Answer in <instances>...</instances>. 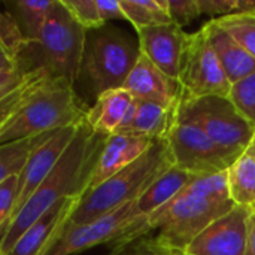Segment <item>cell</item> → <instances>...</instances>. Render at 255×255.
<instances>
[{
    "label": "cell",
    "mask_w": 255,
    "mask_h": 255,
    "mask_svg": "<svg viewBox=\"0 0 255 255\" xmlns=\"http://www.w3.org/2000/svg\"><path fill=\"white\" fill-rule=\"evenodd\" d=\"M106 137L96 133L87 120L78 126L75 137L55 167L6 227L0 241V254H7L18 238L54 205L87 191Z\"/></svg>",
    "instance_id": "1"
},
{
    "label": "cell",
    "mask_w": 255,
    "mask_h": 255,
    "mask_svg": "<svg viewBox=\"0 0 255 255\" xmlns=\"http://www.w3.org/2000/svg\"><path fill=\"white\" fill-rule=\"evenodd\" d=\"M236 205L230 199L227 170L196 176L176 197L146 218L148 233L167 251L184 254L190 244L215 220Z\"/></svg>",
    "instance_id": "2"
},
{
    "label": "cell",
    "mask_w": 255,
    "mask_h": 255,
    "mask_svg": "<svg viewBox=\"0 0 255 255\" xmlns=\"http://www.w3.org/2000/svg\"><path fill=\"white\" fill-rule=\"evenodd\" d=\"M87 30L70 15L61 0H54L39 40H24L15 66L28 75L42 70L52 79L75 85L79 79Z\"/></svg>",
    "instance_id": "3"
},
{
    "label": "cell",
    "mask_w": 255,
    "mask_h": 255,
    "mask_svg": "<svg viewBox=\"0 0 255 255\" xmlns=\"http://www.w3.org/2000/svg\"><path fill=\"white\" fill-rule=\"evenodd\" d=\"M172 166L173 160L167 139L157 140L134 163L100 185L87 190L72 214L69 224H87L127 203L136 202Z\"/></svg>",
    "instance_id": "4"
},
{
    "label": "cell",
    "mask_w": 255,
    "mask_h": 255,
    "mask_svg": "<svg viewBox=\"0 0 255 255\" xmlns=\"http://www.w3.org/2000/svg\"><path fill=\"white\" fill-rule=\"evenodd\" d=\"M88 108L78 97L73 84L66 79L46 78L16 117L0 131V145L76 126L85 120Z\"/></svg>",
    "instance_id": "5"
},
{
    "label": "cell",
    "mask_w": 255,
    "mask_h": 255,
    "mask_svg": "<svg viewBox=\"0 0 255 255\" xmlns=\"http://www.w3.org/2000/svg\"><path fill=\"white\" fill-rule=\"evenodd\" d=\"M140 55L137 34L103 24L99 28L87 30L81 73L87 90L94 100L111 90L123 88L128 73Z\"/></svg>",
    "instance_id": "6"
},
{
    "label": "cell",
    "mask_w": 255,
    "mask_h": 255,
    "mask_svg": "<svg viewBox=\"0 0 255 255\" xmlns=\"http://www.w3.org/2000/svg\"><path fill=\"white\" fill-rule=\"evenodd\" d=\"M176 121L197 126L217 145L236 154H242L255 136L254 124L241 115L229 97L182 99L176 111Z\"/></svg>",
    "instance_id": "7"
},
{
    "label": "cell",
    "mask_w": 255,
    "mask_h": 255,
    "mask_svg": "<svg viewBox=\"0 0 255 255\" xmlns=\"http://www.w3.org/2000/svg\"><path fill=\"white\" fill-rule=\"evenodd\" d=\"M145 235H148L146 218L140 217L136 202H131L91 223L67 224L45 255H75L103 244L117 247Z\"/></svg>",
    "instance_id": "8"
},
{
    "label": "cell",
    "mask_w": 255,
    "mask_h": 255,
    "mask_svg": "<svg viewBox=\"0 0 255 255\" xmlns=\"http://www.w3.org/2000/svg\"><path fill=\"white\" fill-rule=\"evenodd\" d=\"M178 81L182 99L227 97L230 93L232 84L203 28L187 36Z\"/></svg>",
    "instance_id": "9"
},
{
    "label": "cell",
    "mask_w": 255,
    "mask_h": 255,
    "mask_svg": "<svg viewBox=\"0 0 255 255\" xmlns=\"http://www.w3.org/2000/svg\"><path fill=\"white\" fill-rule=\"evenodd\" d=\"M167 142L173 166L193 176L226 172L241 155L217 145L197 126L182 121H175Z\"/></svg>",
    "instance_id": "10"
},
{
    "label": "cell",
    "mask_w": 255,
    "mask_h": 255,
    "mask_svg": "<svg viewBox=\"0 0 255 255\" xmlns=\"http://www.w3.org/2000/svg\"><path fill=\"white\" fill-rule=\"evenodd\" d=\"M253 209L235 206L211 223L187 248L188 255H245Z\"/></svg>",
    "instance_id": "11"
},
{
    "label": "cell",
    "mask_w": 255,
    "mask_h": 255,
    "mask_svg": "<svg viewBox=\"0 0 255 255\" xmlns=\"http://www.w3.org/2000/svg\"><path fill=\"white\" fill-rule=\"evenodd\" d=\"M79 124L69 126L51 133L42 143H39L33 149L25 166L19 173V188H18L16 203L9 223L16 217V214L22 209L27 200L34 194V191L40 187L45 178L55 167V164L58 163V160L70 145L72 139L75 137Z\"/></svg>",
    "instance_id": "12"
},
{
    "label": "cell",
    "mask_w": 255,
    "mask_h": 255,
    "mask_svg": "<svg viewBox=\"0 0 255 255\" xmlns=\"http://www.w3.org/2000/svg\"><path fill=\"white\" fill-rule=\"evenodd\" d=\"M82 196L66 197L39 217L13 244L6 255H45L69 224Z\"/></svg>",
    "instance_id": "13"
},
{
    "label": "cell",
    "mask_w": 255,
    "mask_h": 255,
    "mask_svg": "<svg viewBox=\"0 0 255 255\" xmlns=\"http://www.w3.org/2000/svg\"><path fill=\"white\" fill-rule=\"evenodd\" d=\"M136 34L140 54L169 78L178 81L181 58L188 34L173 22L146 27L136 31Z\"/></svg>",
    "instance_id": "14"
},
{
    "label": "cell",
    "mask_w": 255,
    "mask_h": 255,
    "mask_svg": "<svg viewBox=\"0 0 255 255\" xmlns=\"http://www.w3.org/2000/svg\"><path fill=\"white\" fill-rule=\"evenodd\" d=\"M123 88L137 100L152 102L169 109H178L182 100L179 82L163 73L143 54L139 55Z\"/></svg>",
    "instance_id": "15"
},
{
    "label": "cell",
    "mask_w": 255,
    "mask_h": 255,
    "mask_svg": "<svg viewBox=\"0 0 255 255\" xmlns=\"http://www.w3.org/2000/svg\"><path fill=\"white\" fill-rule=\"evenodd\" d=\"M157 140H151L146 137L130 136V134H112L108 136L97 163L94 166L93 175L90 178V184L87 190H91L111 176L117 175L137 158H140Z\"/></svg>",
    "instance_id": "16"
},
{
    "label": "cell",
    "mask_w": 255,
    "mask_h": 255,
    "mask_svg": "<svg viewBox=\"0 0 255 255\" xmlns=\"http://www.w3.org/2000/svg\"><path fill=\"white\" fill-rule=\"evenodd\" d=\"M176 111L178 109H169L152 102L134 99L117 133L146 137L151 140L167 139V134L176 121Z\"/></svg>",
    "instance_id": "17"
},
{
    "label": "cell",
    "mask_w": 255,
    "mask_h": 255,
    "mask_svg": "<svg viewBox=\"0 0 255 255\" xmlns=\"http://www.w3.org/2000/svg\"><path fill=\"white\" fill-rule=\"evenodd\" d=\"M230 81L235 84L255 72V58L251 57L227 31H224L214 19L202 27Z\"/></svg>",
    "instance_id": "18"
},
{
    "label": "cell",
    "mask_w": 255,
    "mask_h": 255,
    "mask_svg": "<svg viewBox=\"0 0 255 255\" xmlns=\"http://www.w3.org/2000/svg\"><path fill=\"white\" fill-rule=\"evenodd\" d=\"M134 97L124 88H117L100 94L87 112L90 127L103 136L115 134L123 126Z\"/></svg>",
    "instance_id": "19"
},
{
    "label": "cell",
    "mask_w": 255,
    "mask_h": 255,
    "mask_svg": "<svg viewBox=\"0 0 255 255\" xmlns=\"http://www.w3.org/2000/svg\"><path fill=\"white\" fill-rule=\"evenodd\" d=\"M194 178L196 176L172 166L157 181H154L136 200L137 212L140 214V217L148 218L155 211L169 203L173 197H176Z\"/></svg>",
    "instance_id": "20"
},
{
    "label": "cell",
    "mask_w": 255,
    "mask_h": 255,
    "mask_svg": "<svg viewBox=\"0 0 255 255\" xmlns=\"http://www.w3.org/2000/svg\"><path fill=\"white\" fill-rule=\"evenodd\" d=\"M230 199L236 206L255 208V155L248 146L227 169Z\"/></svg>",
    "instance_id": "21"
},
{
    "label": "cell",
    "mask_w": 255,
    "mask_h": 255,
    "mask_svg": "<svg viewBox=\"0 0 255 255\" xmlns=\"http://www.w3.org/2000/svg\"><path fill=\"white\" fill-rule=\"evenodd\" d=\"M52 3L54 0H10L3 4L18 22L25 40H39Z\"/></svg>",
    "instance_id": "22"
},
{
    "label": "cell",
    "mask_w": 255,
    "mask_h": 255,
    "mask_svg": "<svg viewBox=\"0 0 255 255\" xmlns=\"http://www.w3.org/2000/svg\"><path fill=\"white\" fill-rule=\"evenodd\" d=\"M124 16L133 24L136 31L172 22L167 0H120Z\"/></svg>",
    "instance_id": "23"
},
{
    "label": "cell",
    "mask_w": 255,
    "mask_h": 255,
    "mask_svg": "<svg viewBox=\"0 0 255 255\" xmlns=\"http://www.w3.org/2000/svg\"><path fill=\"white\" fill-rule=\"evenodd\" d=\"M49 134L51 133L0 145V184L9 179L10 176L21 173L33 149L39 143H42Z\"/></svg>",
    "instance_id": "24"
},
{
    "label": "cell",
    "mask_w": 255,
    "mask_h": 255,
    "mask_svg": "<svg viewBox=\"0 0 255 255\" xmlns=\"http://www.w3.org/2000/svg\"><path fill=\"white\" fill-rule=\"evenodd\" d=\"M49 76L42 70L28 73L21 85L7 93L3 99H0V131L16 117V114L24 108V105L36 91V88L40 85V82Z\"/></svg>",
    "instance_id": "25"
},
{
    "label": "cell",
    "mask_w": 255,
    "mask_h": 255,
    "mask_svg": "<svg viewBox=\"0 0 255 255\" xmlns=\"http://www.w3.org/2000/svg\"><path fill=\"white\" fill-rule=\"evenodd\" d=\"M214 21L255 58V13H233Z\"/></svg>",
    "instance_id": "26"
},
{
    "label": "cell",
    "mask_w": 255,
    "mask_h": 255,
    "mask_svg": "<svg viewBox=\"0 0 255 255\" xmlns=\"http://www.w3.org/2000/svg\"><path fill=\"white\" fill-rule=\"evenodd\" d=\"M229 100L255 127V72L232 84Z\"/></svg>",
    "instance_id": "27"
},
{
    "label": "cell",
    "mask_w": 255,
    "mask_h": 255,
    "mask_svg": "<svg viewBox=\"0 0 255 255\" xmlns=\"http://www.w3.org/2000/svg\"><path fill=\"white\" fill-rule=\"evenodd\" d=\"M70 15L85 28L94 30L102 27L105 22L100 18L96 0H61Z\"/></svg>",
    "instance_id": "28"
},
{
    "label": "cell",
    "mask_w": 255,
    "mask_h": 255,
    "mask_svg": "<svg viewBox=\"0 0 255 255\" xmlns=\"http://www.w3.org/2000/svg\"><path fill=\"white\" fill-rule=\"evenodd\" d=\"M109 255H173V253L160 247L154 236L145 235L114 247Z\"/></svg>",
    "instance_id": "29"
},
{
    "label": "cell",
    "mask_w": 255,
    "mask_h": 255,
    "mask_svg": "<svg viewBox=\"0 0 255 255\" xmlns=\"http://www.w3.org/2000/svg\"><path fill=\"white\" fill-rule=\"evenodd\" d=\"M18 188H19V175L10 176L9 179L0 184V241L15 209Z\"/></svg>",
    "instance_id": "30"
},
{
    "label": "cell",
    "mask_w": 255,
    "mask_h": 255,
    "mask_svg": "<svg viewBox=\"0 0 255 255\" xmlns=\"http://www.w3.org/2000/svg\"><path fill=\"white\" fill-rule=\"evenodd\" d=\"M24 40L25 37L15 18L6 9L0 10V42L4 45V48L9 51L13 60Z\"/></svg>",
    "instance_id": "31"
},
{
    "label": "cell",
    "mask_w": 255,
    "mask_h": 255,
    "mask_svg": "<svg viewBox=\"0 0 255 255\" xmlns=\"http://www.w3.org/2000/svg\"><path fill=\"white\" fill-rule=\"evenodd\" d=\"M167 10L172 22L181 28L202 15L199 0H167Z\"/></svg>",
    "instance_id": "32"
},
{
    "label": "cell",
    "mask_w": 255,
    "mask_h": 255,
    "mask_svg": "<svg viewBox=\"0 0 255 255\" xmlns=\"http://www.w3.org/2000/svg\"><path fill=\"white\" fill-rule=\"evenodd\" d=\"M96 4L105 24L114 19H126L120 0H96Z\"/></svg>",
    "instance_id": "33"
},
{
    "label": "cell",
    "mask_w": 255,
    "mask_h": 255,
    "mask_svg": "<svg viewBox=\"0 0 255 255\" xmlns=\"http://www.w3.org/2000/svg\"><path fill=\"white\" fill-rule=\"evenodd\" d=\"M27 75L22 73L19 69H13L10 72H4L0 75V99H3L7 93L15 90L25 81Z\"/></svg>",
    "instance_id": "34"
},
{
    "label": "cell",
    "mask_w": 255,
    "mask_h": 255,
    "mask_svg": "<svg viewBox=\"0 0 255 255\" xmlns=\"http://www.w3.org/2000/svg\"><path fill=\"white\" fill-rule=\"evenodd\" d=\"M13 69H16L15 60L12 58L9 51L4 48V45L0 42V75L4 73V72H10Z\"/></svg>",
    "instance_id": "35"
},
{
    "label": "cell",
    "mask_w": 255,
    "mask_h": 255,
    "mask_svg": "<svg viewBox=\"0 0 255 255\" xmlns=\"http://www.w3.org/2000/svg\"><path fill=\"white\" fill-rule=\"evenodd\" d=\"M245 255H255V214L253 212L248 221V242Z\"/></svg>",
    "instance_id": "36"
},
{
    "label": "cell",
    "mask_w": 255,
    "mask_h": 255,
    "mask_svg": "<svg viewBox=\"0 0 255 255\" xmlns=\"http://www.w3.org/2000/svg\"><path fill=\"white\" fill-rule=\"evenodd\" d=\"M250 148L254 151V155H255V136H254V139H253V142H251V145H250Z\"/></svg>",
    "instance_id": "37"
},
{
    "label": "cell",
    "mask_w": 255,
    "mask_h": 255,
    "mask_svg": "<svg viewBox=\"0 0 255 255\" xmlns=\"http://www.w3.org/2000/svg\"><path fill=\"white\" fill-rule=\"evenodd\" d=\"M173 255H188V254H185V253H184V254H175V253H173Z\"/></svg>",
    "instance_id": "38"
},
{
    "label": "cell",
    "mask_w": 255,
    "mask_h": 255,
    "mask_svg": "<svg viewBox=\"0 0 255 255\" xmlns=\"http://www.w3.org/2000/svg\"><path fill=\"white\" fill-rule=\"evenodd\" d=\"M253 212H254V214H255V208H254V209H253Z\"/></svg>",
    "instance_id": "39"
},
{
    "label": "cell",
    "mask_w": 255,
    "mask_h": 255,
    "mask_svg": "<svg viewBox=\"0 0 255 255\" xmlns=\"http://www.w3.org/2000/svg\"><path fill=\"white\" fill-rule=\"evenodd\" d=\"M0 255H1V254H0Z\"/></svg>",
    "instance_id": "40"
}]
</instances>
